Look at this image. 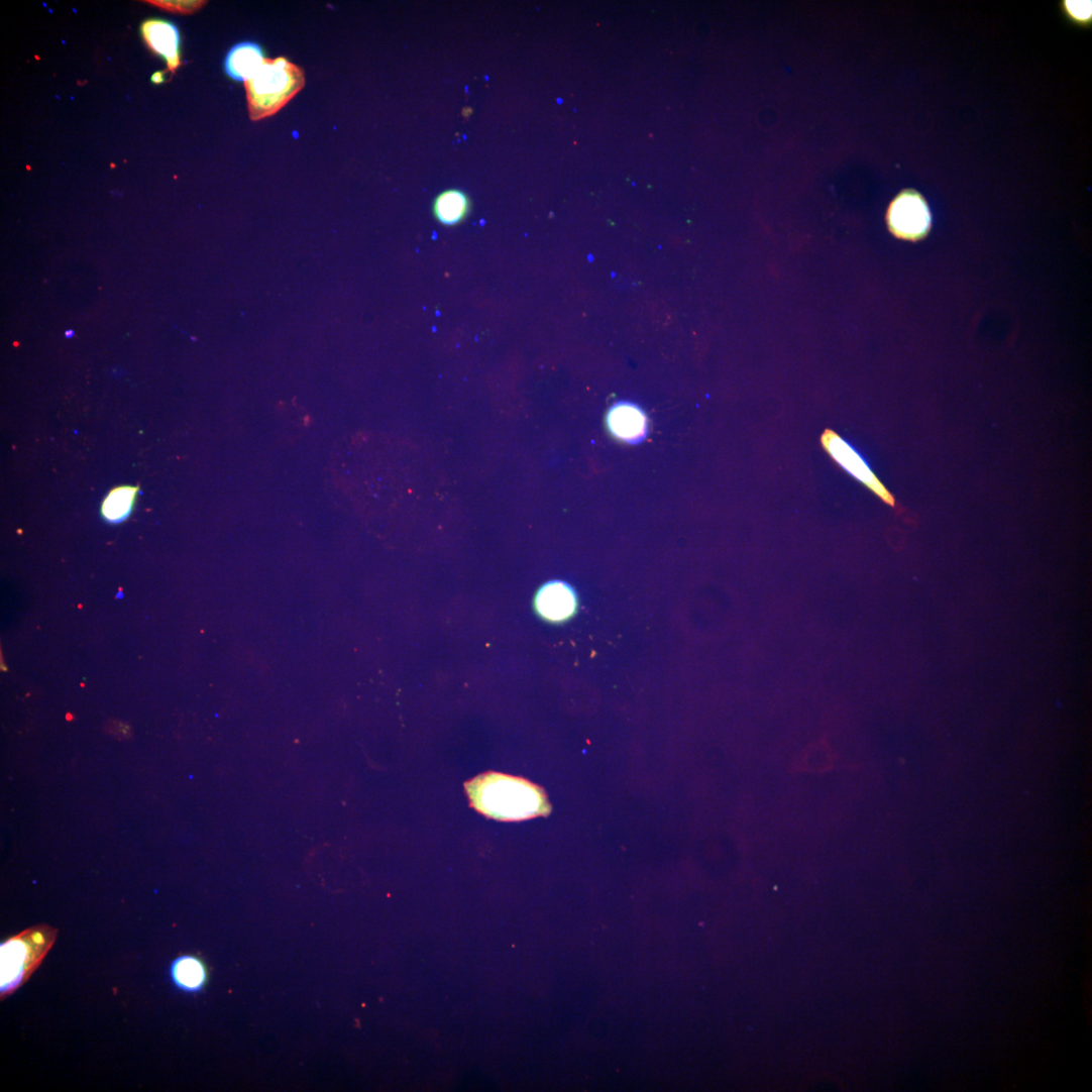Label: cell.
Masks as SVG:
<instances>
[{"label": "cell", "instance_id": "6da1fadb", "mask_svg": "<svg viewBox=\"0 0 1092 1092\" xmlns=\"http://www.w3.org/2000/svg\"><path fill=\"white\" fill-rule=\"evenodd\" d=\"M465 791L476 811L496 821L521 822L552 811L544 790L518 777L484 773L466 782Z\"/></svg>", "mask_w": 1092, "mask_h": 1092}, {"label": "cell", "instance_id": "7a4b0ae2", "mask_svg": "<svg viewBox=\"0 0 1092 1092\" xmlns=\"http://www.w3.org/2000/svg\"><path fill=\"white\" fill-rule=\"evenodd\" d=\"M59 930L40 924L0 945V998L21 988L39 968L58 939Z\"/></svg>", "mask_w": 1092, "mask_h": 1092}, {"label": "cell", "instance_id": "3957f363", "mask_svg": "<svg viewBox=\"0 0 1092 1092\" xmlns=\"http://www.w3.org/2000/svg\"><path fill=\"white\" fill-rule=\"evenodd\" d=\"M304 72L287 59L265 60L245 83L249 117L257 122L276 115L305 87Z\"/></svg>", "mask_w": 1092, "mask_h": 1092}, {"label": "cell", "instance_id": "277c9868", "mask_svg": "<svg viewBox=\"0 0 1092 1092\" xmlns=\"http://www.w3.org/2000/svg\"><path fill=\"white\" fill-rule=\"evenodd\" d=\"M821 444L830 457L854 478L862 482L881 501L902 513L894 496L881 482L864 457L846 439L832 429H826L821 436Z\"/></svg>", "mask_w": 1092, "mask_h": 1092}, {"label": "cell", "instance_id": "5b68a950", "mask_svg": "<svg viewBox=\"0 0 1092 1092\" xmlns=\"http://www.w3.org/2000/svg\"><path fill=\"white\" fill-rule=\"evenodd\" d=\"M886 222L890 232L906 241L924 239L932 228V215L924 198L917 192L900 193L890 204Z\"/></svg>", "mask_w": 1092, "mask_h": 1092}, {"label": "cell", "instance_id": "8992f818", "mask_svg": "<svg viewBox=\"0 0 1092 1092\" xmlns=\"http://www.w3.org/2000/svg\"><path fill=\"white\" fill-rule=\"evenodd\" d=\"M578 600L572 587L564 582H551L541 587L535 597L538 615L551 623H564L577 611Z\"/></svg>", "mask_w": 1092, "mask_h": 1092}, {"label": "cell", "instance_id": "52a82bcc", "mask_svg": "<svg viewBox=\"0 0 1092 1092\" xmlns=\"http://www.w3.org/2000/svg\"><path fill=\"white\" fill-rule=\"evenodd\" d=\"M608 426L618 439L629 443L643 442L649 431L648 417L638 405L630 402L615 404L608 414Z\"/></svg>", "mask_w": 1092, "mask_h": 1092}, {"label": "cell", "instance_id": "ba28073f", "mask_svg": "<svg viewBox=\"0 0 1092 1092\" xmlns=\"http://www.w3.org/2000/svg\"><path fill=\"white\" fill-rule=\"evenodd\" d=\"M141 33L150 49L163 58L169 70L175 74L182 66L178 28L168 21L148 20L142 24Z\"/></svg>", "mask_w": 1092, "mask_h": 1092}, {"label": "cell", "instance_id": "9c48e42d", "mask_svg": "<svg viewBox=\"0 0 1092 1092\" xmlns=\"http://www.w3.org/2000/svg\"><path fill=\"white\" fill-rule=\"evenodd\" d=\"M264 61L263 51L258 44L240 43L229 51L225 71L230 79L246 83L258 73Z\"/></svg>", "mask_w": 1092, "mask_h": 1092}, {"label": "cell", "instance_id": "30bf717a", "mask_svg": "<svg viewBox=\"0 0 1092 1092\" xmlns=\"http://www.w3.org/2000/svg\"><path fill=\"white\" fill-rule=\"evenodd\" d=\"M174 983L186 992H200L208 981V969L203 960L195 956L176 959L171 968Z\"/></svg>", "mask_w": 1092, "mask_h": 1092}, {"label": "cell", "instance_id": "8fae6325", "mask_svg": "<svg viewBox=\"0 0 1092 1092\" xmlns=\"http://www.w3.org/2000/svg\"><path fill=\"white\" fill-rule=\"evenodd\" d=\"M469 209L468 197L459 190L441 193L433 204L434 216L444 226H455L461 223L467 217Z\"/></svg>", "mask_w": 1092, "mask_h": 1092}, {"label": "cell", "instance_id": "7c38bea8", "mask_svg": "<svg viewBox=\"0 0 1092 1092\" xmlns=\"http://www.w3.org/2000/svg\"><path fill=\"white\" fill-rule=\"evenodd\" d=\"M139 486L121 485L112 489L102 505V514L112 523H120L131 514Z\"/></svg>", "mask_w": 1092, "mask_h": 1092}, {"label": "cell", "instance_id": "4fadbf2b", "mask_svg": "<svg viewBox=\"0 0 1092 1092\" xmlns=\"http://www.w3.org/2000/svg\"><path fill=\"white\" fill-rule=\"evenodd\" d=\"M147 3L155 5L170 12L181 14H193L199 11L206 4V2H162V0H159V2Z\"/></svg>", "mask_w": 1092, "mask_h": 1092}, {"label": "cell", "instance_id": "5bb4252c", "mask_svg": "<svg viewBox=\"0 0 1092 1092\" xmlns=\"http://www.w3.org/2000/svg\"><path fill=\"white\" fill-rule=\"evenodd\" d=\"M1065 9L1075 21L1088 22L1091 19V2H1065Z\"/></svg>", "mask_w": 1092, "mask_h": 1092}, {"label": "cell", "instance_id": "9a60e30c", "mask_svg": "<svg viewBox=\"0 0 1092 1092\" xmlns=\"http://www.w3.org/2000/svg\"><path fill=\"white\" fill-rule=\"evenodd\" d=\"M151 81H152L153 84H156V85H160V84L166 83L165 73L158 72V73L154 74L152 76Z\"/></svg>", "mask_w": 1092, "mask_h": 1092}, {"label": "cell", "instance_id": "2e32d148", "mask_svg": "<svg viewBox=\"0 0 1092 1092\" xmlns=\"http://www.w3.org/2000/svg\"><path fill=\"white\" fill-rule=\"evenodd\" d=\"M74 336H75V331L74 330H68L66 332V337L67 338H73Z\"/></svg>", "mask_w": 1092, "mask_h": 1092}]
</instances>
